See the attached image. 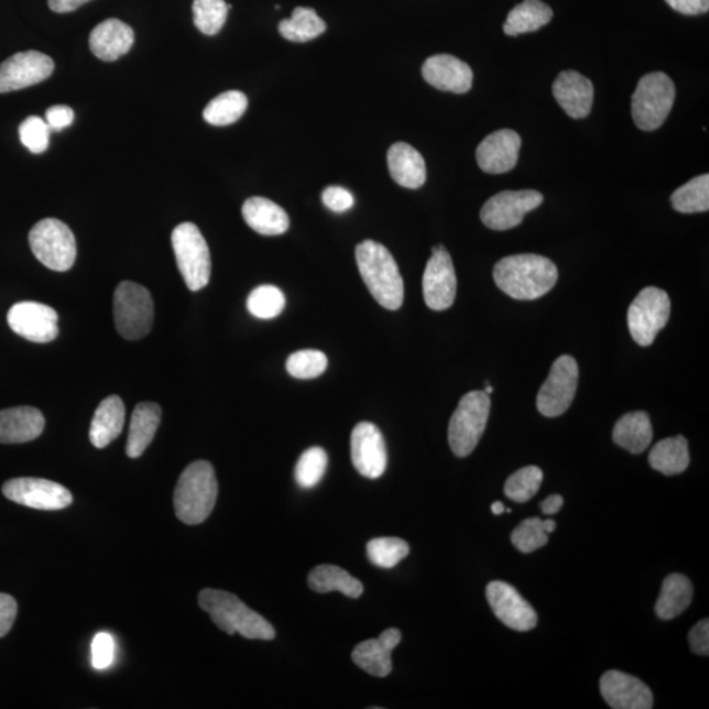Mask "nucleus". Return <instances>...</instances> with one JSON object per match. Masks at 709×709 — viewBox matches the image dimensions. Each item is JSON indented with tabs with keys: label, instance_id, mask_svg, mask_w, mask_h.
Segmentation results:
<instances>
[{
	"label": "nucleus",
	"instance_id": "1",
	"mask_svg": "<svg viewBox=\"0 0 709 709\" xmlns=\"http://www.w3.org/2000/svg\"><path fill=\"white\" fill-rule=\"evenodd\" d=\"M493 277L498 288L510 297L531 302L554 288L558 270L548 258L520 254L501 259L494 265Z\"/></svg>",
	"mask_w": 709,
	"mask_h": 709
},
{
	"label": "nucleus",
	"instance_id": "2",
	"mask_svg": "<svg viewBox=\"0 0 709 709\" xmlns=\"http://www.w3.org/2000/svg\"><path fill=\"white\" fill-rule=\"evenodd\" d=\"M361 277L377 302L388 310L404 304L405 286L391 251L383 244L366 240L354 250Z\"/></svg>",
	"mask_w": 709,
	"mask_h": 709
},
{
	"label": "nucleus",
	"instance_id": "3",
	"mask_svg": "<svg viewBox=\"0 0 709 709\" xmlns=\"http://www.w3.org/2000/svg\"><path fill=\"white\" fill-rule=\"evenodd\" d=\"M218 483L212 463L195 461L183 470L174 492V509L183 523L206 522L215 509Z\"/></svg>",
	"mask_w": 709,
	"mask_h": 709
},
{
	"label": "nucleus",
	"instance_id": "4",
	"mask_svg": "<svg viewBox=\"0 0 709 709\" xmlns=\"http://www.w3.org/2000/svg\"><path fill=\"white\" fill-rule=\"evenodd\" d=\"M199 604L218 629L228 635L240 633L250 640L275 639L274 626L231 592L204 589L199 595Z\"/></svg>",
	"mask_w": 709,
	"mask_h": 709
},
{
	"label": "nucleus",
	"instance_id": "5",
	"mask_svg": "<svg viewBox=\"0 0 709 709\" xmlns=\"http://www.w3.org/2000/svg\"><path fill=\"white\" fill-rule=\"evenodd\" d=\"M490 406L489 394L483 391L470 392L460 400L448 426V441L458 458H467L475 451L486 433Z\"/></svg>",
	"mask_w": 709,
	"mask_h": 709
},
{
	"label": "nucleus",
	"instance_id": "6",
	"mask_svg": "<svg viewBox=\"0 0 709 709\" xmlns=\"http://www.w3.org/2000/svg\"><path fill=\"white\" fill-rule=\"evenodd\" d=\"M177 269L193 292L206 288L212 272V261L206 238L193 222L177 225L172 234Z\"/></svg>",
	"mask_w": 709,
	"mask_h": 709
},
{
	"label": "nucleus",
	"instance_id": "7",
	"mask_svg": "<svg viewBox=\"0 0 709 709\" xmlns=\"http://www.w3.org/2000/svg\"><path fill=\"white\" fill-rule=\"evenodd\" d=\"M675 100V86L669 75L651 73L639 80L632 97V118L641 131H656L669 116Z\"/></svg>",
	"mask_w": 709,
	"mask_h": 709
},
{
	"label": "nucleus",
	"instance_id": "8",
	"mask_svg": "<svg viewBox=\"0 0 709 709\" xmlns=\"http://www.w3.org/2000/svg\"><path fill=\"white\" fill-rule=\"evenodd\" d=\"M116 329L128 340L146 337L153 327L154 303L150 292L138 283L121 282L114 291Z\"/></svg>",
	"mask_w": 709,
	"mask_h": 709
},
{
	"label": "nucleus",
	"instance_id": "9",
	"mask_svg": "<svg viewBox=\"0 0 709 709\" xmlns=\"http://www.w3.org/2000/svg\"><path fill=\"white\" fill-rule=\"evenodd\" d=\"M30 244L37 261L53 271H69L77 259V241L73 231L57 218L37 222L30 231Z\"/></svg>",
	"mask_w": 709,
	"mask_h": 709
},
{
	"label": "nucleus",
	"instance_id": "10",
	"mask_svg": "<svg viewBox=\"0 0 709 709\" xmlns=\"http://www.w3.org/2000/svg\"><path fill=\"white\" fill-rule=\"evenodd\" d=\"M670 310V298L665 291L656 286L641 291L629 309V327L633 340L643 347L651 346L657 334L669 323Z\"/></svg>",
	"mask_w": 709,
	"mask_h": 709
},
{
	"label": "nucleus",
	"instance_id": "11",
	"mask_svg": "<svg viewBox=\"0 0 709 709\" xmlns=\"http://www.w3.org/2000/svg\"><path fill=\"white\" fill-rule=\"evenodd\" d=\"M578 377L577 361L570 354H563L555 361L537 394V408L544 417H560L568 411L576 397Z\"/></svg>",
	"mask_w": 709,
	"mask_h": 709
},
{
	"label": "nucleus",
	"instance_id": "12",
	"mask_svg": "<svg viewBox=\"0 0 709 709\" xmlns=\"http://www.w3.org/2000/svg\"><path fill=\"white\" fill-rule=\"evenodd\" d=\"M544 196L534 189L503 190L483 204L481 221L492 230L517 227L531 210L542 206Z\"/></svg>",
	"mask_w": 709,
	"mask_h": 709
},
{
	"label": "nucleus",
	"instance_id": "13",
	"mask_svg": "<svg viewBox=\"0 0 709 709\" xmlns=\"http://www.w3.org/2000/svg\"><path fill=\"white\" fill-rule=\"evenodd\" d=\"M3 494L12 502L36 510H63L73 503L72 493L61 483L35 477L7 481Z\"/></svg>",
	"mask_w": 709,
	"mask_h": 709
},
{
	"label": "nucleus",
	"instance_id": "14",
	"mask_svg": "<svg viewBox=\"0 0 709 709\" xmlns=\"http://www.w3.org/2000/svg\"><path fill=\"white\" fill-rule=\"evenodd\" d=\"M424 297L429 309L443 312L451 308L458 292L452 258L445 247H435L424 274Z\"/></svg>",
	"mask_w": 709,
	"mask_h": 709
},
{
	"label": "nucleus",
	"instance_id": "15",
	"mask_svg": "<svg viewBox=\"0 0 709 709\" xmlns=\"http://www.w3.org/2000/svg\"><path fill=\"white\" fill-rule=\"evenodd\" d=\"M11 330L33 343H50L58 337V315L51 306L23 302L7 315Z\"/></svg>",
	"mask_w": 709,
	"mask_h": 709
},
{
	"label": "nucleus",
	"instance_id": "16",
	"mask_svg": "<svg viewBox=\"0 0 709 709\" xmlns=\"http://www.w3.org/2000/svg\"><path fill=\"white\" fill-rule=\"evenodd\" d=\"M54 63L50 56L36 51L20 52L0 65V94L19 91L50 78Z\"/></svg>",
	"mask_w": 709,
	"mask_h": 709
},
{
	"label": "nucleus",
	"instance_id": "17",
	"mask_svg": "<svg viewBox=\"0 0 709 709\" xmlns=\"http://www.w3.org/2000/svg\"><path fill=\"white\" fill-rule=\"evenodd\" d=\"M351 459L354 469L367 479L377 480L388 466L383 433L371 422H360L351 434Z\"/></svg>",
	"mask_w": 709,
	"mask_h": 709
},
{
	"label": "nucleus",
	"instance_id": "18",
	"mask_svg": "<svg viewBox=\"0 0 709 709\" xmlns=\"http://www.w3.org/2000/svg\"><path fill=\"white\" fill-rule=\"evenodd\" d=\"M487 598L494 615L509 629L527 632L537 625L534 607L516 591L514 586L502 581L489 583Z\"/></svg>",
	"mask_w": 709,
	"mask_h": 709
},
{
	"label": "nucleus",
	"instance_id": "19",
	"mask_svg": "<svg viewBox=\"0 0 709 709\" xmlns=\"http://www.w3.org/2000/svg\"><path fill=\"white\" fill-rule=\"evenodd\" d=\"M521 146L520 134L511 129H501L489 134L477 148V163L487 174L509 173L516 166Z\"/></svg>",
	"mask_w": 709,
	"mask_h": 709
},
{
	"label": "nucleus",
	"instance_id": "20",
	"mask_svg": "<svg viewBox=\"0 0 709 709\" xmlns=\"http://www.w3.org/2000/svg\"><path fill=\"white\" fill-rule=\"evenodd\" d=\"M601 691L606 703L613 709H651L653 694L643 680L632 675L610 670L601 678Z\"/></svg>",
	"mask_w": 709,
	"mask_h": 709
},
{
	"label": "nucleus",
	"instance_id": "21",
	"mask_svg": "<svg viewBox=\"0 0 709 709\" xmlns=\"http://www.w3.org/2000/svg\"><path fill=\"white\" fill-rule=\"evenodd\" d=\"M422 75L428 85L440 91L466 94L473 85V72L470 66L449 54L427 58L422 66Z\"/></svg>",
	"mask_w": 709,
	"mask_h": 709
},
{
	"label": "nucleus",
	"instance_id": "22",
	"mask_svg": "<svg viewBox=\"0 0 709 709\" xmlns=\"http://www.w3.org/2000/svg\"><path fill=\"white\" fill-rule=\"evenodd\" d=\"M552 91L557 103L571 119L588 118L595 101V87L582 74L575 70L563 72L556 78Z\"/></svg>",
	"mask_w": 709,
	"mask_h": 709
},
{
	"label": "nucleus",
	"instance_id": "23",
	"mask_svg": "<svg viewBox=\"0 0 709 709\" xmlns=\"http://www.w3.org/2000/svg\"><path fill=\"white\" fill-rule=\"evenodd\" d=\"M401 632L390 629L381 633L379 639L363 641L352 652L353 663L361 670L384 678L392 673V652L401 643Z\"/></svg>",
	"mask_w": 709,
	"mask_h": 709
},
{
	"label": "nucleus",
	"instance_id": "24",
	"mask_svg": "<svg viewBox=\"0 0 709 709\" xmlns=\"http://www.w3.org/2000/svg\"><path fill=\"white\" fill-rule=\"evenodd\" d=\"M45 418L36 407L19 406L0 412V443L20 445L43 434Z\"/></svg>",
	"mask_w": 709,
	"mask_h": 709
},
{
	"label": "nucleus",
	"instance_id": "25",
	"mask_svg": "<svg viewBox=\"0 0 709 709\" xmlns=\"http://www.w3.org/2000/svg\"><path fill=\"white\" fill-rule=\"evenodd\" d=\"M88 43L95 56L106 63H112L132 50L134 32L132 26L122 23L121 20L108 19L95 26Z\"/></svg>",
	"mask_w": 709,
	"mask_h": 709
},
{
	"label": "nucleus",
	"instance_id": "26",
	"mask_svg": "<svg viewBox=\"0 0 709 709\" xmlns=\"http://www.w3.org/2000/svg\"><path fill=\"white\" fill-rule=\"evenodd\" d=\"M388 167L401 187L417 189L424 186L427 170L424 156L406 142H395L388 152Z\"/></svg>",
	"mask_w": 709,
	"mask_h": 709
},
{
	"label": "nucleus",
	"instance_id": "27",
	"mask_svg": "<svg viewBox=\"0 0 709 709\" xmlns=\"http://www.w3.org/2000/svg\"><path fill=\"white\" fill-rule=\"evenodd\" d=\"M242 216L249 227L262 236H281L290 229V217L285 210L265 197H250L244 201Z\"/></svg>",
	"mask_w": 709,
	"mask_h": 709
},
{
	"label": "nucleus",
	"instance_id": "28",
	"mask_svg": "<svg viewBox=\"0 0 709 709\" xmlns=\"http://www.w3.org/2000/svg\"><path fill=\"white\" fill-rule=\"evenodd\" d=\"M126 424V406L119 395H109L100 402L90 426L94 447L106 448L119 438Z\"/></svg>",
	"mask_w": 709,
	"mask_h": 709
},
{
	"label": "nucleus",
	"instance_id": "29",
	"mask_svg": "<svg viewBox=\"0 0 709 709\" xmlns=\"http://www.w3.org/2000/svg\"><path fill=\"white\" fill-rule=\"evenodd\" d=\"M162 418V408L154 402H141L132 414L127 441V455L138 459L153 441Z\"/></svg>",
	"mask_w": 709,
	"mask_h": 709
},
{
	"label": "nucleus",
	"instance_id": "30",
	"mask_svg": "<svg viewBox=\"0 0 709 709\" xmlns=\"http://www.w3.org/2000/svg\"><path fill=\"white\" fill-rule=\"evenodd\" d=\"M613 441L626 451L639 455L650 448L653 439V427L650 415L645 412L625 414L618 421L612 434Z\"/></svg>",
	"mask_w": 709,
	"mask_h": 709
},
{
	"label": "nucleus",
	"instance_id": "31",
	"mask_svg": "<svg viewBox=\"0 0 709 709\" xmlns=\"http://www.w3.org/2000/svg\"><path fill=\"white\" fill-rule=\"evenodd\" d=\"M308 583L309 588L319 595L340 591L346 597L357 599L364 591L363 583L359 579L337 565H319L309 572Z\"/></svg>",
	"mask_w": 709,
	"mask_h": 709
},
{
	"label": "nucleus",
	"instance_id": "32",
	"mask_svg": "<svg viewBox=\"0 0 709 709\" xmlns=\"http://www.w3.org/2000/svg\"><path fill=\"white\" fill-rule=\"evenodd\" d=\"M554 11L542 0H524L514 7L503 24V32L508 36H517L522 33L535 32L547 25Z\"/></svg>",
	"mask_w": 709,
	"mask_h": 709
},
{
	"label": "nucleus",
	"instance_id": "33",
	"mask_svg": "<svg viewBox=\"0 0 709 709\" xmlns=\"http://www.w3.org/2000/svg\"><path fill=\"white\" fill-rule=\"evenodd\" d=\"M650 463L657 472L674 476L684 473L690 463L688 441L685 436L678 435L657 443L650 454Z\"/></svg>",
	"mask_w": 709,
	"mask_h": 709
},
{
	"label": "nucleus",
	"instance_id": "34",
	"mask_svg": "<svg viewBox=\"0 0 709 709\" xmlns=\"http://www.w3.org/2000/svg\"><path fill=\"white\" fill-rule=\"evenodd\" d=\"M692 597L694 589L690 579L681 575L667 577L656 604L657 617L663 620L679 617L691 604Z\"/></svg>",
	"mask_w": 709,
	"mask_h": 709
},
{
	"label": "nucleus",
	"instance_id": "35",
	"mask_svg": "<svg viewBox=\"0 0 709 709\" xmlns=\"http://www.w3.org/2000/svg\"><path fill=\"white\" fill-rule=\"evenodd\" d=\"M326 23L317 12L308 7H297L291 19H285L279 24L281 35L292 43H308L323 35Z\"/></svg>",
	"mask_w": 709,
	"mask_h": 709
},
{
	"label": "nucleus",
	"instance_id": "36",
	"mask_svg": "<svg viewBox=\"0 0 709 709\" xmlns=\"http://www.w3.org/2000/svg\"><path fill=\"white\" fill-rule=\"evenodd\" d=\"M249 100L241 91H228L218 95L204 109V120L210 126L225 127L234 124L247 112Z\"/></svg>",
	"mask_w": 709,
	"mask_h": 709
},
{
	"label": "nucleus",
	"instance_id": "37",
	"mask_svg": "<svg viewBox=\"0 0 709 709\" xmlns=\"http://www.w3.org/2000/svg\"><path fill=\"white\" fill-rule=\"evenodd\" d=\"M672 204L680 214H700L709 209V175L694 177L672 195Z\"/></svg>",
	"mask_w": 709,
	"mask_h": 709
},
{
	"label": "nucleus",
	"instance_id": "38",
	"mask_svg": "<svg viewBox=\"0 0 709 709\" xmlns=\"http://www.w3.org/2000/svg\"><path fill=\"white\" fill-rule=\"evenodd\" d=\"M231 9L225 0H194V23L204 35L215 36L227 23Z\"/></svg>",
	"mask_w": 709,
	"mask_h": 709
},
{
	"label": "nucleus",
	"instance_id": "39",
	"mask_svg": "<svg viewBox=\"0 0 709 709\" xmlns=\"http://www.w3.org/2000/svg\"><path fill=\"white\" fill-rule=\"evenodd\" d=\"M411 554V547L399 537L373 538L367 544V555L379 568L392 569Z\"/></svg>",
	"mask_w": 709,
	"mask_h": 709
},
{
	"label": "nucleus",
	"instance_id": "40",
	"mask_svg": "<svg viewBox=\"0 0 709 709\" xmlns=\"http://www.w3.org/2000/svg\"><path fill=\"white\" fill-rule=\"evenodd\" d=\"M285 308L284 293L275 285H261L250 293L248 309L252 316L272 319L281 316Z\"/></svg>",
	"mask_w": 709,
	"mask_h": 709
},
{
	"label": "nucleus",
	"instance_id": "41",
	"mask_svg": "<svg viewBox=\"0 0 709 709\" xmlns=\"http://www.w3.org/2000/svg\"><path fill=\"white\" fill-rule=\"evenodd\" d=\"M542 482L543 470L541 468L534 466L522 468L509 477L504 483V494L511 501L524 503L538 492Z\"/></svg>",
	"mask_w": 709,
	"mask_h": 709
},
{
	"label": "nucleus",
	"instance_id": "42",
	"mask_svg": "<svg viewBox=\"0 0 709 709\" xmlns=\"http://www.w3.org/2000/svg\"><path fill=\"white\" fill-rule=\"evenodd\" d=\"M327 468L325 449L312 447L299 456L295 468V479L299 488L312 489L324 479Z\"/></svg>",
	"mask_w": 709,
	"mask_h": 709
},
{
	"label": "nucleus",
	"instance_id": "43",
	"mask_svg": "<svg viewBox=\"0 0 709 709\" xmlns=\"http://www.w3.org/2000/svg\"><path fill=\"white\" fill-rule=\"evenodd\" d=\"M285 367L292 378L316 379L326 371L327 358L324 352L317 350H302L292 353Z\"/></svg>",
	"mask_w": 709,
	"mask_h": 709
},
{
	"label": "nucleus",
	"instance_id": "44",
	"mask_svg": "<svg viewBox=\"0 0 709 709\" xmlns=\"http://www.w3.org/2000/svg\"><path fill=\"white\" fill-rule=\"evenodd\" d=\"M548 532L541 517H530L520 524L511 534V542L523 554H532L548 543Z\"/></svg>",
	"mask_w": 709,
	"mask_h": 709
},
{
	"label": "nucleus",
	"instance_id": "45",
	"mask_svg": "<svg viewBox=\"0 0 709 709\" xmlns=\"http://www.w3.org/2000/svg\"><path fill=\"white\" fill-rule=\"evenodd\" d=\"M50 134L51 128L37 116L25 119L19 128L20 141L33 154L44 153L50 148Z\"/></svg>",
	"mask_w": 709,
	"mask_h": 709
},
{
	"label": "nucleus",
	"instance_id": "46",
	"mask_svg": "<svg viewBox=\"0 0 709 709\" xmlns=\"http://www.w3.org/2000/svg\"><path fill=\"white\" fill-rule=\"evenodd\" d=\"M91 663L95 669L106 670L113 663L114 641L109 633H98L91 645Z\"/></svg>",
	"mask_w": 709,
	"mask_h": 709
},
{
	"label": "nucleus",
	"instance_id": "47",
	"mask_svg": "<svg viewBox=\"0 0 709 709\" xmlns=\"http://www.w3.org/2000/svg\"><path fill=\"white\" fill-rule=\"evenodd\" d=\"M326 208L336 214H343L353 207L354 199L349 189L338 186L327 187L323 193Z\"/></svg>",
	"mask_w": 709,
	"mask_h": 709
},
{
	"label": "nucleus",
	"instance_id": "48",
	"mask_svg": "<svg viewBox=\"0 0 709 709\" xmlns=\"http://www.w3.org/2000/svg\"><path fill=\"white\" fill-rule=\"evenodd\" d=\"M18 603L13 597L0 592V637H4L15 623Z\"/></svg>",
	"mask_w": 709,
	"mask_h": 709
},
{
	"label": "nucleus",
	"instance_id": "49",
	"mask_svg": "<svg viewBox=\"0 0 709 709\" xmlns=\"http://www.w3.org/2000/svg\"><path fill=\"white\" fill-rule=\"evenodd\" d=\"M688 641H690L691 651L699 656H708L709 654V622L708 619L700 620L697 625L692 626L688 633Z\"/></svg>",
	"mask_w": 709,
	"mask_h": 709
},
{
	"label": "nucleus",
	"instance_id": "50",
	"mask_svg": "<svg viewBox=\"0 0 709 709\" xmlns=\"http://www.w3.org/2000/svg\"><path fill=\"white\" fill-rule=\"evenodd\" d=\"M46 124L51 131H63V129L70 127L74 121V111L67 106H54L47 109Z\"/></svg>",
	"mask_w": 709,
	"mask_h": 709
},
{
	"label": "nucleus",
	"instance_id": "51",
	"mask_svg": "<svg viewBox=\"0 0 709 709\" xmlns=\"http://www.w3.org/2000/svg\"><path fill=\"white\" fill-rule=\"evenodd\" d=\"M665 2L684 15H700L709 10V0H665Z\"/></svg>",
	"mask_w": 709,
	"mask_h": 709
},
{
	"label": "nucleus",
	"instance_id": "52",
	"mask_svg": "<svg viewBox=\"0 0 709 709\" xmlns=\"http://www.w3.org/2000/svg\"><path fill=\"white\" fill-rule=\"evenodd\" d=\"M88 2L90 0H47L51 10L57 13L73 12Z\"/></svg>",
	"mask_w": 709,
	"mask_h": 709
},
{
	"label": "nucleus",
	"instance_id": "53",
	"mask_svg": "<svg viewBox=\"0 0 709 709\" xmlns=\"http://www.w3.org/2000/svg\"><path fill=\"white\" fill-rule=\"evenodd\" d=\"M564 504V498L558 494H554L547 498V500L541 503L542 511L545 515L557 514L561 510Z\"/></svg>",
	"mask_w": 709,
	"mask_h": 709
},
{
	"label": "nucleus",
	"instance_id": "54",
	"mask_svg": "<svg viewBox=\"0 0 709 709\" xmlns=\"http://www.w3.org/2000/svg\"><path fill=\"white\" fill-rule=\"evenodd\" d=\"M504 504L502 502H494L492 504V511L495 515H501L504 513Z\"/></svg>",
	"mask_w": 709,
	"mask_h": 709
},
{
	"label": "nucleus",
	"instance_id": "55",
	"mask_svg": "<svg viewBox=\"0 0 709 709\" xmlns=\"http://www.w3.org/2000/svg\"><path fill=\"white\" fill-rule=\"evenodd\" d=\"M556 527H557V524L555 521L548 520L544 522V528L545 531L548 532V534H552V532H554Z\"/></svg>",
	"mask_w": 709,
	"mask_h": 709
},
{
	"label": "nucleus",
	"instance_id": "56",
	"mask_svg": "<svg viewBox=\"0 0 709 709\" xmlns=\"http://www.w3.org/2000/svg\"><path fill=\"white\" fill-rule=\"evenodd\" d=\"M483 392H486L489 395L492 394L494 392L493 386L487 383L486 391Z\"/></svg>",
	"mask_w": 709,
	"mask_h": 709
}]
</instances>
